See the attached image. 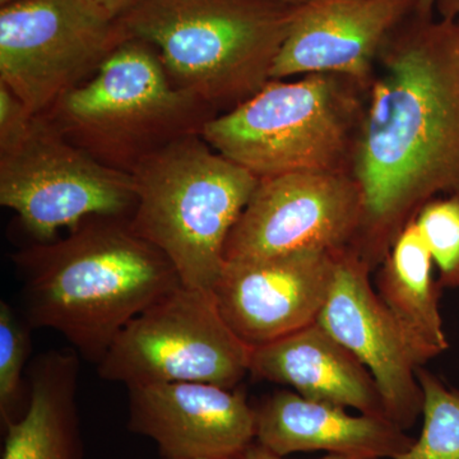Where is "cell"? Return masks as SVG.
Listing matches in <instances>:
<instances>
[{"mask_svg": "<svg viewBox=\"0 0 459 459\" xmlns=\"http://www.w3.org/2000/svg\"><path fill=\"white\" fill-rule=\"evenodd\" d=\"M352 175L365 207L353 253L373 272L425 204L459 197V18L413 7L386 36Z\"/></svg>", "mask_w": 459, "mask_h": 459, "instance_id": "1", "label": "cell"}, {"mask_svg": "<svg viewBox=\"0 0 459 459\" xmlns=\"http://www.w3.org/2000/svg\"><path fill=\"white\" fill-rule=\"evenodd\" d=\"M23 318L59 332L98 365L122 329L181 285L168 256L133 231L129 217L92 216L65 238L13 255Z\"/></svg>", "mask_w": 459, "mask_h": 459, "instance_id": "2", "label": "cell"}, {"mask_svg": "<svg viewBox=\"0 0 459 459\" xmlns=\"http://www.w3.org/2000/svg\"><path fill=\"white\" fill-rule=\"evenodd\" d=\"M301 5L287 0H140L119 21L129 36L155 48L172 82L220 114L271 81Z\"/></svg>", "mask_w": 459, "mask_h": 459, "instance_id": "3", "label": "cell"}, {"mask_svg": "<svg viewBox=\"0 0 459 459\" xmlns=\"http://www.w3.org/2000/svg\"><path fill=\"white\" fill-rule=\"evenodd\" d=\"M133 231L161 250L181 285L212 291L230 232L259 179L189 135L147 157L132 172Z\"/></svg>", "mask_w": 459, "mask_h": 459, "instance_id": "4", "label": "cell"}, {"mask_svg": "<svg viewBox=\"0 0 459 459\" xmlns=\"http://www.w3.org/2000/svg\"><path fill=\"white\" fill-rule=\"evenodd\" d=\"M368 91L331 74L271 80L205 124L202 137L259 180L295 172L352 174Z\"/></svg>", "mask_w": 459, "mask_h": 459, "instance_id": "5", "label": "cell"}, {"mask_svg": "<svg viewBox=\"0 0 459 459\" xmlns=\"http://www.w3.org/2000/svg\"><path fill=\"white\" fill-rule=\"evenodd\" d=\"M41 115L101 164L132 174L172 142L202 134L220 114L172 82L152 45L129 36Z\"/></svg>", "mask_w": 459, "mask_h": 459, "instance_id": "6", "label": "cell"}, {"mask_svg": "<svg viewBox=\"0 0 459 459\" xmlns=\"http://www.w3.org/2000/svg\"><path fill=\"white\" fill-rule=\"evenodd\" d=\"M250 353L223 319L212 291L180 285L122 329L98 371L126 388L207 383L235 389L249 374Z\"/></svg>", "mask_w": 459, "mask_h": 459, "instance_id": "7", "label": "cell"}, {"mask_svg": "<svg viewBox=\"0 0 459 459\" xmlns=\"http://www.w3.org/2000/svg\"><path fill=\"white\" fill-rule=\"evenodd\" d=\"M133 175L101 164L36 115L20 140L0 148V204L36 243L56 240L92 216L131 217Z\"/></svg>", "mask_w": 459, "mask_h": 459, "instance_id": "8", "label": "cell"}, {"mask_svg": "<svg viewBox=\"0 0 459 459\" xmlns=\"http://www.w3.org/2000/svg\"><path fill=\"white\" fill-rule=\"evenodd\" d=\"M128 38L87 0H14L0 8V82L44 114Z\"/></svg>", "mask_w": 459, "mask_h": 459, "instance_id": "9", "label": "cell"}, {"mask_svg": "<svg viewBox=\"0 0 459 459\" xmlns=\"http://www.w3.org/2000/svg\"><path fill=\"white\" fill-rule=\"evenodd\" d=\"M364 214V195L352 174L295 172L261 179L230 232L225 261L299 250L353 253Z\"/></svg>", "mask_w": 459, "mask_h": 459, "instance_id": "10", "label": "cell"}, {"mask_svg": "<svg viewBox=\"0 0 459 459\" xmlns=\"http://www.w3.org/2000/svg\"><path fill=\"white\" fill-rule=\"evenodd\" d=\"M340 255L299 250L226 261L212 289L220 313L250 349L300 331L318 320Z\"/></svg>", "mask_w": 459, "mask_h": 459, "instance_id": "11", "label": "cell"}, {"mask_svg": "<svg viewBox=\"0 0 459 459\" xmlns=\"http://www.w3.org/2000/svg\"><path fill=\"white\" fill-rule=\"evenodd\" d=\"M373 271L355 253L338 256L333 285L316 322L350 350L379 386L386 419L409 430L422 415L424 367L371 286Z\"/></svg>", "mask_w": 459, "mask_h": 459, "instance_id": "12", "label": "cell"}, {"mask_svg": "<svg viewBox=\"0 0 459 459\" xmlns=\"http://www.w3.org/2000/svg\"><path fill=\"white\" fill-rule=\"evenodd\" d=\"M128 429L164 459H241L255 442V409L240 386L165 383L128 388Z\"/></svg>", "mask_w": 459, "mask_h": 459, "instance_id": "13", "label": "cell"}, {"mask_svg": "<svg viewBox=\"0 0 459 459\" xmlns=\"http://www.w3.org/2000/svg\"><path fill=\"white\" fill-rule=\"evenodd\" d=\"M413 7V0L305 3L274 60L271 80L331 74L369 90L386 36Z\"/></svg>", "mask_w": 459, "mask_h": 459, "instance_id": "14", "label": "cell"}, {"mask_svg": "<svg viewBox=\"0 0 459 459\" xmlns=\"http://www.w3.org/2000/svg\"><path fill=\"white\" fill-rule=\"evenodd\" d=\"M255 442L281 457L298 452L397 459L415 439L386 418L277 391L255 407Z\"/></svg>", "mask_w": 459, "mask_h": 459, "instance_id": "15", "label": "cell"}, {"mask_svg": "<svg viewBox=\"0 0 459 459\" xmlns=\"http://www.w3.org/2000/svg\"><path fill=\"white\" fill-rule=\"evenodd\" d=\"M249 374L256 380L292 386L307 400L386 418L370 371L318 322L252 349Z\"/></svg>", "mask_w": 459, "mask_h": 459, "instance_id": "16", "label": "cell"}, {"mask_svg": "<svg viewBox=\"0 0 459 459\" xmlns=\"http://www.w3.org/2000/svg\"><path fill=\"white\" fill-rule=\"evenodd\" d=\"M80 356L50 350L29 370V404L22 418L5 425L2 459H83L78 413Z\"/></svg>", "mask_w": 459, "mask_h": 459, "instance_id": "17", "label": "cell"}, {"mask_svg": "<svg viewBox=\"0 0 459 459\" xmlns=\"http://www.w3.org/2000/svg\"><path fill=\"white\" fill-rule=\"evenodd\" d=\"M377 294L394 316L421 365L448 350L439 310L442 287L415 219L395 238L377 267Z\"/></svg>", "mask_w": 459, "mask_h": 459, "instance_id": "18", "label": "cell"}, {"mask_svg": "<svg viewBox=\"0 0 459 459\" xmlns=\"http://www.w3.org/2000/svg\"><path fill=\"white\" fill-rule=\"evenodd\" d=\"M416 374L424 394V425L410 451L397 459H459L458 389L449 388L424 367Z\"/></svg>", "mask_w": 459, "mask_h": 459, "instance_id": "19", "label": "cell"}, {"mask_svg": "<svg viewBox=\"0 0 459 459\" xmlns=\"http://www.w3.org/2000/svg\"><path fill=\"white\" fill-rule=\"evenodd\" d=\"M31 331L23 316L0 301V418L3 427L22 418V373L31 355Z\"/></svg>", "mask_w": 459, "mask_h": 459, "instance_id": "20", "label": "cell"}, {"mask_svg": "<svg viewBox=\"0 0 459 459\" xmlns=\"http://www.w3.org/2000/svg\"><path fill=\"white\" fill-rule=\"evenodd\" d=\"M415 223L439 270V286L459 289V197L433 199Z\"/></svg>", "mask_w": 459, "mask_h": 459, "instance_id": "21", "label": "cell"}, {"mask_svg": "<svg viewBox=\"0 0 459 459\" xmlns=\"http://www.w3.org/2000/svg\"><path fill=\"white\" fill-rule=\"evenodd\" d=\"M36 115L4 83L0 82V148L20 140Z\"/></svg>", "mask_w": 459, "mask_h": 459, "instance_id": "22", "label": "cell"}, {"mask_svg": "<svg viewBox=\"0 0 459 459\" xmlns=\"http://www.w3.org/2000/svg\"><path fill=\"white\" fill-rule=\"evenodd\" d=\"M102 13L114 20H119L129 9L134 7L140 0H87Z\"/></svg>", "mask_w": 459, "mask_h": 459, "instance_id": "23", "label": "cell"}, {"mask_svg": "<svg viewBox=\"0 0 459 459\" xmlns=\"http://www.w3.org/2000/svg\"><path fill=\"white\" fill-rule=\"evenodd\" d=\"M241 459H286L285 457H281L279 455H274L271 451H268L267 448L262 446L261 444L256 442L253 443L249 448L247 449V452L244 453L243 458ZM319 459H377L371 457H362V455H327L325 457H322Z\"/></svg>", "mask_w": 459, "mask_h": 459, "instance_id": "24", "label": "cell"}, {"mask_svg": "<svg viewBox=\"0 0 459 459\" xmlns=\"http://www.w3.org/2000/svg\"><path fill=\"white\" fill-rule=\"evenodd\" d=\"M435 8L437 9L442 18H446V20L459 18V0H437Z\"/></svg>", "mask_w": 459, "mask_h": 459, "instance_id": "25", "label": "cell"}, {"mask_svg": "<svg viewBox=\"0 0 459 459\" xmlns=\"http://www.w3.org/2000/svg\"><path fill=\"white\" fill-rule=\"evenodd\" d=\"M437 0H413L416 11L421 13H433Z\"/></svg>", "mask_w": 459, "mask_h": 459, "instance_id": "26", "label": "cell"}, {"mask_svg": "<svg viewBox=\"0 0 459 459\" xmlns=\"http://www.w3.org/2000/svg\"><path fill=\"white\" fill-rule=\"evenodd\" d=\"M290 3H295V4H305V3L312 2V0H287Z\"/></svg>", "mask_w": 459, "mask_h": 459, "instance_id": "27", "label": "cell"}, {"mask_svg": "<svg viewBox=\"0 0 459 459\" xmlns=\"http://www.w3.org/2000/svg\"><path fill=\"white\" fill-rule=\"evenodd\" d=\"M12 2H14V0H0V5H5Z\"/></svg>", "mask_w": 459, "mask_h": 459, "instance_id": "28", "label": "cell"}]
</instances>
